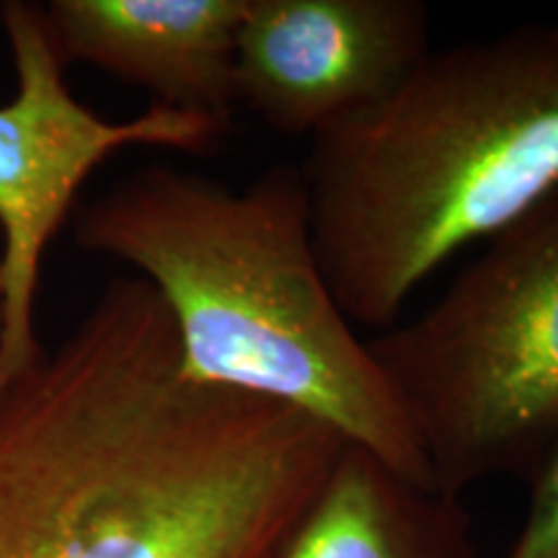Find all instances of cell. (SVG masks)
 Segmentation results:
<instances>
[{"instance_id":"1","label":"cell","mask_w":558,"mask_h":558,"mask_svg":"<svg viewBox=\"0 0 558 558\" xmlns=\"http://www.w3.org/2000/svg\"><path fill=\"white\" fill-rule=\"evenodd\" d=\"M344 445L186 375L156 290L114 277L0 388V558H275Z\"/></svg>"},{"instance_id":"2","label":"cell","mask_w":558,"mask_h":558,"mask_svg":"<svg viewBox=\"0 0 558 558\" xmlns=\"http://www.w3.org/2000/svg\"><path fill=\"white\" fill-rule=\"evenodd\" d=\"M73 235L156 290L194 380L303 411L435 488L407 414L326 282L300 166H271L243 190L145 166L83 205Z\"/></svg>"},{"instance_id":"3","label":"cell","mask_w":558,"mask_h":558,"mask_svg":"<svg viewBox=\"0 0 558 558\" xmlns=\"http://www.w3.org/2000/svg\"><path fill=\"white\" fill-rule=\"evenodd\" d=\"M300 173L339 308L390 329L442 264L558 190V26L429 52L313 137Z\"/></svg>"},{"instance_id":"4","label":"cell","mask_w":558,"mask_h":558,"mask_svg":"<svg viewBox=\"0 0 558 558\" xmlns=\"http://www.w3.org/2000/svg\"><path fill=\"white\" fill-rule=\"evenodd\" d=\"M365 341L437 492L533 476L558 437V190L429 308Z\"/></svg>"},{"instance_id":"5","label":"cell","mask_w":558,"mask_h":558,"mask_svg":"<svg viewBox=\"0 0 558 558\" xmlns=\"http://www.w3.org/2000/svg\"><path fill=\"white\" fill-rule=\"evenodd\" d=\"M16 88L0 104V388L37 365L41 269L83 184L128 148L207 153L228 132L213 117L150 104L114 122L73 96L45 9L0 3Z\"/></svg>"},{"instance_id":"6","label":"cell","mask_w":558,"mask_h":558,"mask_svg":"<svg viewBox=\"0 0 558 558\" xmlns=\"http://www.w3.org/2000/svg\"><path fill=\"white\" fill-rule=\"evenodd\" d=\"M422 0H248L235 99L284 137H318L386 99L427 58Z\"/></svg>"},{"instance_id":"7","label":"cell","mask_w":558,"mask_h":558,"mask_svg":"<svg viewBox=\"0 0 558 558\" xmlns=\"http://www.w3.org/2000/svg\"><path fill=\"white\" fill-rule=\"evenodd\" d=\"M248 0H52L65 65L83 62L148 90L150 104L230 124Z\"/></svg>"},{"instance_id":"8","label":"cell","mask_w":558,"mask_h":558,"mask_svg":"<svg viewBox=\"0 0 558 558\" xmlns=\"http://www.w3.org/2000/svg\"><path fill=\"white\" fill-rule=\"evenodd\" d=\"M275 558H476L460 499L416 486L344 445Z\"/></svg>"},{"instance_id":"9","label":"cell","mask_w":558,"mask_h":558,"mask_svg":"<svg viewBox=\"0 0 558 558\" xmlns=\"http://www.w3.org/2000/svg\"><path fill=\"white\" fill-rule=\"evenodd\" d=\"M507 558H558V437L533 473L527 518Z\"/></svg>"},{"instance_id":"10","label":"cell","mask_w":558,"mask_h":558,"mask_svg":"<svg viewBox=\"0 0 558 558\" xmlns=\"http://www.w3.org/2000/svg\"><path fill=\"white\" fill-rule=\"evenodd\" d=\"M556 26H558V21H556Z\"/></svg>"}]
</instances>
